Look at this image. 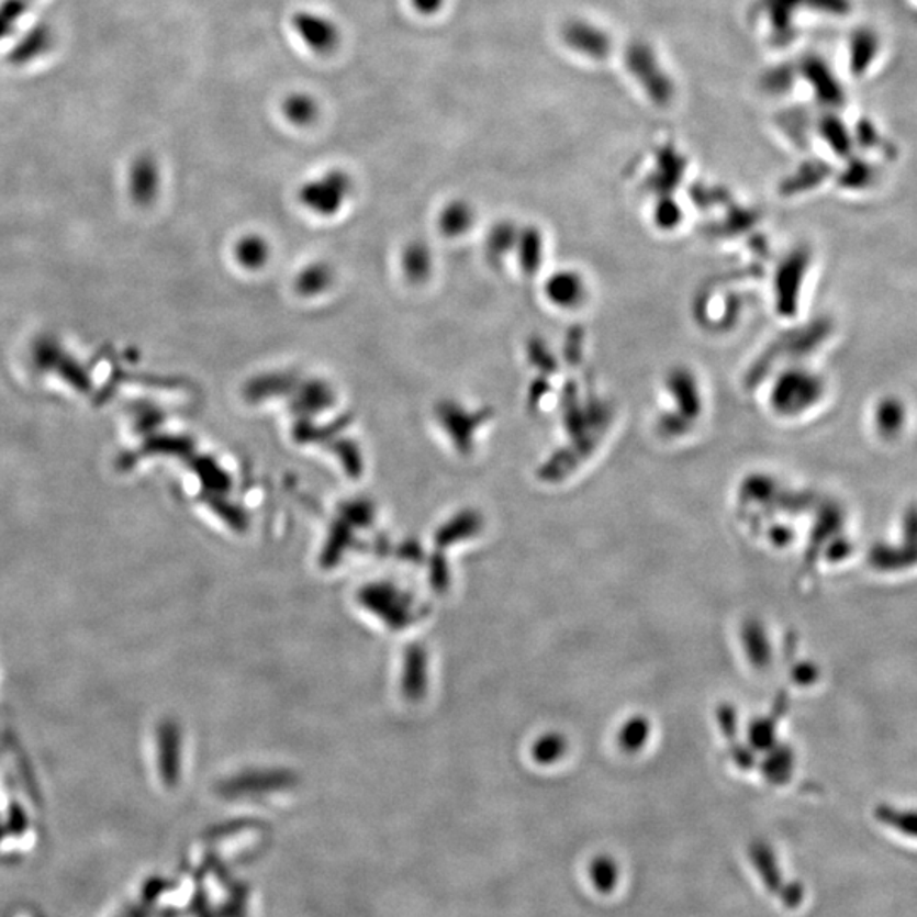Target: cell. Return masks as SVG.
Wrapping results in <instances>:
<instances>
[{
    "instance_id": "cell-1",
    "label": "cell",
    "mask_w": 917,
    "mask_h": 917,
    "mask_svg": "<svg viewBox=\"0 0 917 917\" xmlns=\"http://www.w3.org/2000/svg\"><path fill=\"white\" fill-rule=\"evenodd\" d=\"M350 177L342 170H332L316 180H310L301 189V203L316 213L332 214L342 206L350 192Z\"/></svg>"
},
{
    "instance_id": "cell-2",
    "label": "cell",
    "mask_w": 917,
    "mask_h": 917,
    "mask_svg": "<svg viewBox=\"0 0 917 917\" xmlns=\"http://www.w3.org/2000/svg\"><path fill=\"white\" fill-rule=\"evenodd\" d=\"M627 65L656 102L664 104V102L670 101L671 96H673V86H671L670 79L664 76L648 46H630L629 52H627Z\"/></svg>"
},
{
    "instance_id": "cell-3",
    "label": "cell",
    "mask_w": 917,
    "mask_h": 917,
    "mask_svg": "<svg viewBox=\"0 0 917 917\" xmlns=\"http://www.w3.org/2000/svg\"><path fill=\"white\" fill-rule=\"evenodd\" d=\"M292 27L304 45L318 55H328L340 43V31L334 21L316 12L300 11L292 15Z\"/></svg>"
},
{
    "instance_id": "cell-4",
    "label": "cell",
    "mask_w": 917,
    "mask_h": 917,
    "mask_svg": "<svg viewBox=\"0 0 917 917\" xmlns=\"http://www.w3.org/2000/svg\"><path fill=\"white\" fill-rule=\"evenodd\" d=\"M802 74H804L805 79L809 80L810 86L816 90L817 98L824 104L839 105L845 101L841 86L832 76L828 65L819 58H807L802 64Z\"/></svg>"
},
{
    "instance_id": "cell-5",
    "label": "cell",
    "mask_w": 917,
    "mask_h": 917,
    "mask_svg": "<svg viewBox=\"0 0 917 917\" xmlns=\"http://www.w3.org/2000/svg\"><path fill=\"white\" fill-rule=\"evenodd\" d=\"M564 40L578 52L586 53L589 57L603 58L611 49L605 33L586 23H573L566 27Z\"/></svg>"
},
{
    "instance_id": "cell-6",
    "label": "cell",
    "mask_w": 917,
    "mask_h": 917,
    "mask_svg": "<svg viewBox=\"0 0 917 917\" xmlns=\"http://www.w3.org/2000/svg\"><path fill=\"white\" fill-rule=\"evenodd\" d=\"M879 36L875 31L863 27L851 36L850 68L853 76H863L879 53Z\"/></svg>"
},
{
    "instance_id": "cell-7",
    "label": "cell",
    "mask_w": 917,
    "mask_h": 917,
    "mask_svg": "<svg viewBox=\"0 0 917 917\" xmlns=\"http://www.w3.org/2000/svg\"><path fill=\"white\" fill-rule=\"evenodd\" d=\"M875 819L898 835L917 839V809H898L894 805H880L875 809Z\"/></svg>"
},
{
    "instance_id": "cell-8",
    "label": "cell",
    "mask_w": 917,
    "mask_h": 917,
    "mask_svg": "<svg viewBox=\"0 0 917 917\" xmlns=\"http://www.w3.org/2000/svg\"><path fill=\"white\" fill-rule=\"evenodd\" d=\"M875 424L876 430L882 437H897L906 425V409H904L903 403L895 398H887V400L882 401L876 409Z\"/></svg>"
},
{
    "instance_id": "cell-9",
    "label": "cell",
    "mask_w": 917,
    "mask_h": 917,
    "mask_svg": "<svg viewBox=\"0 0 917 917\" xmlns=\"http://www.w3.org/2000/svg\"><path fill=\"white\" fill-rule=\"evenodd\" d=\"M282 113L286 114V118L292 124L307 126V124L313 123L318 118V104H316L315 99L311 98V96L297 92V94L288 96L284 99V102H282Z\"/></svg>"
},
{
    "instance_id": "cell-10",
    "label": "cell",
    "mask_w": 917,
    "mask_h": 917,
    "mask_svg": "<svg viewBox=\"0 0 917 917\" xmlns=\"http://www.w3.org/2000/svg\"><path fill=\"white\" fill-rule=\"evenodd\" d=\"M820 133H823L824 139L831 145L836 154L841 155V157L850 155L853 143H851V136L848 133L847 126L842 124V121L838 116H835V114L824 116L820 120Z\"/></svg>"
},
{
    "instance_id": "cell-11",
    "label": "cell",
    "mask_w": 917,
    "mask_h": 917,
    "mask_svg": "<svg viewBox=\"0 0 917 917\" xmlns=\"http://www.w3.org/2000/svg\"><path fill=\"white\" fill-rule=\"evenodd\" d=\"M805 0H767V9L770 12L773 30L782 34L783 38H791L792 18L794 11Z\"/></svg>"
},
{
    "instance_id": "cell-12",
    "label": "cell",
    "mask_w": 917,
    "mask_h": 917,
    "mask_svg": "<svg viewBox=\"0 0 917 917\" xmlns=\"http://www.w3.org/2000/svg\"><path fill=\"white\" fill-rule=\"evenodd\" d=\"M879 179V172L875 167L865 160H853L848 165V169L842 172L839 183L848 189H863L873 186Z\"/></svg>"
},
{
    "instance_id": "cell-13",
    "label": "cell",
    "mask_w": 917,
    "mask_h": 917,
    "mask_svg": "<svg viewBox=\"0 0 917 917\" xmlns=\"http://www.w3.org/2000/svg\"><path fill=\"white\" fill-rule=\"evenodd\" d=\"M267 255H269V247L262 238L257 236H247L236 247V257L248 269H257L267 262Z\"/></svg>"
},
{
    "instance_id": "cell-14",
    "label": "cell",
    "mask_w": 917,
    "mask_h": 917,
    "mask_svg": "<svg viewBox=\"0 0 917 917\" xmlns=\"http://www.w3.org/2000/svg\"><path fill=\"white\" fill-rule=\"evenodd\" d=\"M430 254L424 245H412V247L406 248L403 267H405V272L409 273L410 278L415 279V281L424 279L430 272Z\"/></svg>"
},
{
    "instance_id": "cell-15",
    "label": "cell",
    "mask_w": 917,
    "mask_h": 917,
    "mask_svg": "<svg viewBox=\"0 0 917 917\" xmlns=\"http://www.w3.org/2000/svg\"><path fill=\"white\" fill-rule=\"evenodd\" d=\"M469 222H471V214H469V208L465 203L449 204L440 216V226L447 235H457V233L465 232Z\"/></svg>"
},
{
    "instance_id": "cell-16",
    "label": "cell",
    "mask_w": 917,
    "mask_h": 917,
    "mask_svg": "<svg viewBox=\"0 0 917 917\" xmlns=\"http://www.w3.org/2000/svg\"><path fill=\"white\" fill-rule=\"evenodd\" d=\"M329 272L325 269V267H311L310 270L301 276L300 286L304 292H315L322 291L325 288V284H328Z\"/></svg>"
},
{
    "instance_id": "cell-17",
    "label": "cell",
    "mask_w": 917,
    "mask_h": 917,
    "mask_svg": "<svg viewBox=\"0 0 917 917\" xmlns=\"http://www.w3.org/2000/svg\"><path fill=\"white\" fill-rule=\"evenodd\" d=\"M764 86H767L768 90H772V92H782V90L789 89L792 86L791 68L779 67L770 71L767 80H764Z\"/></svg>"
},
{
    "instance_id": "cell-18",
    "label": "cell",
    "mask_w": 917,
    "mask_h": 917,
    "mask_svg": "<svg viewBox=\"0 0 917 917\" xmlns=\"http://www.w3.org/2000/svg\"><path fill=\"white\" fill-rule=\"evenodd\" d=\"M807 4L817 11L832 15H847L850 12V0H805Z\"/></svg>"
},
{
    "instance_id": "cell-19",
    "label": "cell",
    "mask_w": 917,
    "mask_h": 917,
    "mask_svg": "<svg viewBox=\"0 0 917 917\" xmlns=\"http://www.w3.org/2000/svg\"><path fill=\"white\" fill-rule=\"evenodd\" d=\"M857 139L865 148H875L876 145H880V135L870 121H860L857 127Z\"/></svg>"
},
{
    "instance_id": "cell-20",
    "label": "cell",
    "mask_w": 917,
    "mask_h": 917,
    "mask_svg": "<svg viewBox=\"0 0 917 917\" xmlns=\"http://www.w3.org/2000/svg\"><path fill=\"white\" fill-rule=\"evenodd\" d=\"M412 4L420 14L434 15L443 8L444 0H412Z\"/></svg>"
}]
</instances>
